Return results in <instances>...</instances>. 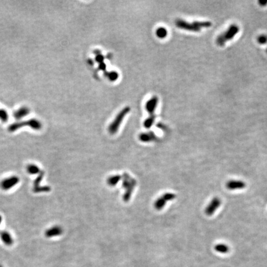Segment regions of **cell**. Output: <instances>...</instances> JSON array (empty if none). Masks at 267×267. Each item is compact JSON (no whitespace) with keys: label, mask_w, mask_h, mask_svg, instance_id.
<instances>
[{"label":"cell","mask_w":267,"mask_h":267,"mask_svg":"<svg viewBox=\"0 0 267 267\" xmlns=\"http://www.w3.org/2000/svg\"><path fill=\"white\" fill-rule=\"evenodd\" d=\"M24 126H29L33 130H40L42 127V124L40 121L36 118H32L31 120L13 123L8 126V130L9 132H14Z\"/></svg>","instance_id":"cell-1"},{"label":"cell","mask_w":267,"mask_h":267,"mask_svg":"<svg viewBox=\"0 0 267 267\" xmlns=\"http://www.w3.org/2000/svg\"><path fill=\"white\" fill-rule=\"evenodd\" d=\"M176 25L180 29L189 31L199 32L202 27H210L212 26V23L209 21H195L193 23H189L183 20L178 19L176 21Z\"/></svg>","instance_id":"cell-2"},{"label":"cell","mask_w":267,"mask_h":267,"mask_svg":"<svg viewBox=\"0 0 267 267\" xmlns=\"http://www.w3.org/2000/svg\"><path fill=\"white\" fill-rule=\"evenodd\" d=\"M239 30V27L238 25L235 24H231L226 32L220 34L217 38V43L220 46L224 45L226 42L232 39L235 35L238 33Z\"/></svg>","instance_id":"cell-3"},{"label":"cell","mask_w":267,"mask_h":267,"mask_svg":"<svg viewBox=\"0 0 267 267\" xmlns=\"http://www.w3.org/2000/svg\"><path fill=\"white\" fill-rule=\"evenodd\" d=\"M123 177V186L126 189V193L123 196V200L125 202H127L130 199L133 190L134 189L136 185V181L126 173L124 174Z\"/></svg>","instance_id":"cell-4"},{"label":"cell","mask_w":267,"mask_h":267,"mask_svg":"<svg viewBox=\"0 0 267 267\" xmlns=\"http://www.w3.org/2000/svg\"><path fill=\"white\" fill-rule=\"evenodd\" d=\"M129 111H130V108L126 107L122 111H121V112L118 114L115 120L112 122V123L110 124V126L108 127V130L111 134H114L118 131L123 119Z\"/></svg>","instance_id":"cell-5"},{"label":"cell","mask_w":267,"mask_h":267,"mask_svg":"<svg viewBox=\"0 0 267 267\" xmlns=\"http://www.w3.org/2000/svg\"><path fill=\"white\" fill-rule=\"evenodd\" d=\"M45 176V172L43 171H41L40 173L38 175L36 178L33 181V192L42 193V192H48L51 190V187L48 186H40V183Z\"/></svg>","instance_id":"cell-6"},{"label":"cell","mask_w":267,"mask_h":267,"mask_svg":"<svg viewBox=\"0 0 267 267\" xmlns=\"http://www.w3.org/2000/svg\"><path fill=\"white\" fill-rule=\"evenodd\" d=\"M19 182V178L17 176H12L4 179L0 183V187L4 190H8L17 185Z\"/></svg>","instance_id":"cell-7"},{"label":"cell","mask_w":267,"mask_h":267,"mask_svg":"<svg viewBox=\"0 0 267 267\" xmlns=\"http://www.w3.org/2000/svg\"><path fill=\"white\" fill-rule=\"evenodd\" d=\"M221 201L218 197H214L206 207L205 212L206 215L211 216L214 214L215 211L221 205Z\"/></svg>","instance_id":"cell-8"},{"label":"cell","mask_w":267,"mask_h":267,"mask_svg":"<svg viewBox=\"0 0 267 267\" xmlns=\"http://www.w3.org/2000/svg\"><path fill=\"white\" fill-rule=\"evenodd\" d=\"M63 230L60 226H53L45 231V236L48 238L60 236L63 234Z\"/></svg>","instance_id":"cell-9"},{"label":"cell","mask_w":267,"mask_h":267,"mask_svg":"<svg viewBox=\"0 0 267 267\" xmlns=\"http://www.w3.org/2000/svg\"><path fill=\"white\" fill-rule=\"evenodd\" d=\"M226 186L229 190H238L245 188L246 184L244 181H242L231 180L226 182Z\"/></svg>","instance_id":"cell-10"},{"label":"cell","mask_w":267,"mask_h":267,"mask_svg":"<svg viewBox=\"0 0 267 267\" xmlns=\"http://www.w3.org/2000/svg\"><path fill=\"white\" fill-rule=\"evenodd\" d=\"M30 109L27 106H22L17 109L13 113V116L16 120H21L29 114Z\"/></svg>","instance_id":"cell-11"},{"label":"cell","mask_w":267,"mask_h":267,"mask_svg":"<svg viewBox=\"0 0 267 267\" xmlns=\"http://www.w3.org/2000/svg\"><path fill=\"white\" fill-rule=\"evenodd\" d=\"M158 103V98L154 97L150 99L146 103V109L150 114V115H154V111Z\"/></svg>","instance_id":"cell-12"},{"label":"cell","mask_w":267,"mask_h":267,"mask_svg":"<svg viewBox=\"0 0 267 267\" xmlns=\"http://www.w3.org/2000/svg\"><path fill=\"white\" fill-rule=\"evenodd\" d=\"M0 238H1L3 243L8 246L11 245L13 244V239L11 234L7 231H0Z\"/></svg>","instance_id":"cell-13"},{"label":"cell","mask_w":267,"mask_h":267,"mask_svg":"<svg viewBox=\"0 0 267 267\" xmlns=\"http://www.w3.org/2000/svg\"><path fill=\"white\" fill-rule=\"evenodd\" d=\"M139 139L141 141L144 142H148L154 140L156 139V136L153 132H149V133H143L140 135Z\"/></svg>","instance_id":"cell-14"},{"label":"cell","mask_w":267,"mask_h":267,"mask_svg":"<svg viewBox=\"0 0 267 267\" xmlns=\"http://www.w3.org/2000/svg\"><path fill=\"white\" fill-rule=\"evenodd\" d=\"M27 171L29 174L32 175L39 174L41 171L39 167L35 164H29L27 166Z\"/></svg>","instance_id":"cell-15"},{"label":"cell","mask_w":267,"mask_h":267,"mask_svg":"<svg viewBox=\"0 0 267 267\" xmlns=\"http://www.w3.org/2000/svg\"><path fill=\"white\" fill-rule=\"evenodd\" d=\"M214 248H215V250L217 252L221 253V254H226V253L228 252L229 250H230V248H229V247L224 244H217Z\"/></svg>","instance_id":"cell-16"},{"label":"cell","mask_w":267,"mask_h":267,"mask_svg":"<svg viewBox=\"0 0 267 267\" xmlns=\"http://www.w3.org/2000/svg\"><path fill=\"white\" fill-rule=\"evenodd\" d=\"M121 176L119 175H114L108 178L107 179V183L110 186H116L118 182L121 180Z\"/></svg>","instance_id":"cell-17"},{"label":"cell","mask_w":267,"mask_h":267,"mask_svg":"<svg viewBox=\"0 0 267 267\" xmlns=\"http://www.w3.org/2000/svg\"><path fill=\"white\" fill-rule=\"evenodd\" d=\"M167 201L165 200V199L162 196L161 197H160L159 199H158L155 203V207L158 210H160L162 208H163V207L165 206L166 205V202Z\"/></svg>","instance_id":"cell-18"},{"label":"cell","mask_w":267,"mask_h":267,"mask_svg":"<svg viewBox=\"0 0 267 267\" xmlns=\"http://www.w3.org/2000/svg\"><path fill=\"white\" fill-rule=\"evenodd\" d=\"M8 113L4 108H0V120L3 123H6L8 121Z\"/></svg>","instance_id":"cell-19"},{"label":"cell","mask_w":267,"mask_h":267,"mask_svg":"<svg viewBox=\"0 0 267 267\" xmlns=\"http://www.w3.org/2000/svg\"><path fill=\"white\" fill-rule=\"evenodd\" d=\"M155 115H150V116L144 122V126L147 128H150L152 125H153L154 121H155Z\"/></svg>","instance_id":"cell-20"},{"label":"cell","mask_w":267,"mask_h":267,"mask_svg":"<svg viewBox=\"0 0 267 267\" xmlns=\"http://www.w3.org/2000/svg\"><path fill=\"white\" fill-rule=\"evenodd\" d=\"M156 33H157V35L158 37L160 38V39H163V38H165L166 36L167 30H166V29H165L163 27H160L157 30Z\"/></svg>","instance_id":"cell-21"},{"label":"cell","mask_w":267,"mask_h":267,"mask_svg":"<svg viewBox=\"0 0 267 267\" xmlns=\"http://www.w3.org/2000/svg\"><path fill=\"white\" fill-rule=\"evenodd\" d=\"M108 78L111 81H116L118 78V74L116 72H111L108 73Z\"/></svg>","instance_id":"cell-22"},{"label":"cell","mask_w":267,"mask_h":267,"mask_svg":"<svg viewBox=\"0 0 267 267\" xmlns=\"http://www.w3.org/2000/svg\"><path fill=\"white\" fill-rule=\"evenodd\" d=\"M257 40L259 43L260 44H265L267 42V35L265 34L261 35L258 36Z\"/></svg>","instance_id":"cell-23"},{"label":"cell","mask_w":267,"mask_h":267,"mask_svg":"<svg viewBox=\"0 0 267 267\" xmlns=\"http://www.w3.org/2000/svg\"><path fill=\"white\" fill-rule=\"evenodd\" d=\"M99 68H100L101 70L105 71V68H106V65H105V64L103 62L100 63V64H99Z\"/></svg>","instance_id":"cell-24"},{"label":"cell","mask_w":267,"mask_h":267,"mask_svg":"<svg viewBox=\"0 0 267 267\" xmlns=\"http://www.w3.org/2000/svg\"><path fill=\"white\" fill-rule=\"evenodd\" d=\"M259 3L261 6H266V5L267 4V0H260Z\"/></svg>","instance_id":"cell-25"},{"label":"cell","mask_w":267,"mask_h":267,"mask_svg":"<svg viewBox=\"0 0 267 267\" xmlns=\"http://www.w3.org/2000/svg\"><path fill=\"white\" fill-rule=\"evenodd\" d=\"M2 222V217L1 215H0V225H1Z\"/></svg>","instance_id":"cell-26"},{"label":"cell","mask_w":267,"mask_h":267,"mask_svg":"<svg viewBox=\"0 0 267 267\" xmlns=\"http://www.w3.org/2000/svg\"><path fill=\"white\" fill-rule=\"evenodd\" d=\"M0 267H3V266H2L1 265H0Z\"/></svg>","instance_id":"cell-27"},{"label":"cell","mask_w":267,"mask_h":267,"mask_svg":"<svg viewBox=\"0 0 267 267\" xmlns=\"http://www.w3.org/2000/svg\"><path fill=\"white\" fill-rule=\"evenodd\" d=\"M266 52H267V49H266Z\"/></svg>","instance_id":"cell-28"}]
</instances>
